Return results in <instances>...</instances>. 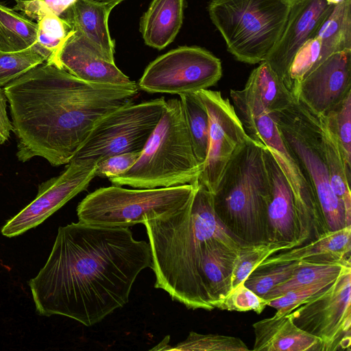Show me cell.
Masks as SVG:
<instances>
[{"instance_id": "25", "label": "cell", "mask_w": 351, "mask_h": 351, "mask_svg": "<svg viewBox=\"0 0 351 351\" xmlns=\"http://www.w3.org/2000/svg\"><path fill=\"white\" fill-rule=\"evenodd\" d=\"M319 116L330 185L336 196L343 204L348 217L351 219V180L347 176L337 139L328 125L325 117Z\"/></svg>"}, {"instance_id": "32", "label": "cell", "mask_w": 351, "mask_h": 351, "mask_svg": "<svg viewBox=\"0 0 351 351\" xmlns=\"http://www.w3.org/2000/svg\"><path fill=\"white\" fill-rule=\"evenodd\" d=\"M324 117L337 139L346 173L351 180V93Z\"/></svg>"}, {"instance_id": "10", "label": "cell", "mask_w": 351, "mask_h": 351, "mask_svg": "<svg viewBox=\"0 0 351 351\" xmlns=\"http://www.w3.org/2000/svg\"><path fill=\"white\" fill-rule=\"evenodd\" d=\"M166 106L164 97L123 106L100 119L73 159H95L141 152Z\"/></svg>"}, {"instance_id": "11", "label": "cell", "mask_w": 351, "mask_h": 351, "mask_svg": "<svg viewBox=\"0 0 351 351\" xmlns=\"http://www.w3.org/2000/svg\"><path fill=\"white\" fill-rule=\"evenodd\" d=\"M221 75V62L213 53L197 46H182L150 62L137 85L149 93L179 95L208 89Z\"/></svg>"}, {"instance_id": "20", "label": "cell", "mask_w": 351, "mask_h": 351, "mask_svg": "<svg viewBox=\"0 0 351 351\" xmlns=\"http://www.w3.org/2000/svg\"><path fill=\"white\" fill-rule=\"evenodd\" d=\"M350 239L351 225L329 231L306 244L274 254L258 267L293 261L351 264Z\"/></svg>"}, {"instance_id": "38", "label": "cell", "mask_w": 351, "mask_h": 351, "mask_svg": "<svg viewBox=\"0 0 351 351\" xmlns=\"http://www.w3.org/2000/svg\"><path fill=\"white\" fill-rule=\"evenodd\" d=\"M141 152H126L99 160L96 167V176L108 178L124 173L134 165Z\"/></svg>"}, {"instance_id": "4", "label": "cell", "mask_w": 351, "mask_h": 351, "mask_svg": "<svg viewBox=\"0 0 351 351\" xmlns=\"http://www.w3.org/2000/svg\"><path fill=\"white\" fill-rule=\"evenodd\" d=\"M265 146L252 138L232 156L213 193L215 212L243 245L267 243L269 184Z\"/></svg>"}, {"instance_id": "16", "label": "cell", "mask_w": 351, "mask_h": 351, "mask_svg": "<svg viewBox=\"0 0 351 351\" xmlns=\"http://www.w3.org/2000/svg\"><path fill=\"white\" fill-rule=\"evenodd\" d=\"M334 7L335 5L325 0H300L291 5L284 30L265 60L277 73L283 85L295 54L306 41L315 35Z\"/></svg>"}, {"instance_id": "8", "label": "cell", "mask_w": 351, "mask_h": 351, "mask_svg": "<svg viewBox=\"0 0 351 351\" xmlns=\"http://www.w3.org/2000/svg\"><path fill=\"white\" fill-rule=\"evenodd\" d=\"M232 101L247 135L271 152L291 188L298 219L297 246L328 232L315 193L286 147L272 116L252 92L235 95Z\"/></svg>"}, {"instance_id": "1", "label": "cell", "mask_w": 351, "mask_h": 351, "mask_svg": "<svg viewBox=\"0 0 351 351\" xmlns=\"http://www.w3.org/2000/svg\"><path fill=\"white\" fill-rule=\"evenodd\" d=\"M146 268H152L149 244L129 228L78 221L59 227L45 265L28 283L38 315L91 326L128 302Z\"/></svg>"}, {"instance_id": "9", "label": "cell", "mask_w": 351, "mask_h": 351, "mask_svg": "<svg viewBox=\"0 0 351 351\" xmlns=\"http://www.w3.org/2000/svg\"><path fill=\"white\" fill-rule=\"evenodd\" d=\"M194 184L154 189H128L120 186L99 188L77 207L79 221L105 228H130L171 213L193 196Z\"/></svg>"}, {"instance_id": "35", "label": "cell", "mask_w": 351, "mask_h": 351, "mask_svg": "<svg viewBox=\"0 0 351 351\" xmlns=\"http://www.w3.org/2000/svg\"><path fill=\"white\" fill-rule=\"evenodd\" d=\"M279 252L277 247L269 243L243 245L238 251L232 274V289L243 283L264 260Z\"/></svg>"}, {"instance_id": "37", "label": "cell", "mask_w": 351, "mask_h": 351, "mask_svg": "<svg viewBox=\"0 0 351 351\" xmlns=\"http://www.w3.org/2000/svg\"><path fill=\"white\" fill-rule=\"evenodd\" d=\"M335 279L289 291L268 300L267 306L276 309V315H287L309 298L328 287Z\"/></svg>"}, {"instance_id": "21", "label": "cell", "mask_w": 351, "mask_h": 351, "mask_svg": "<svg viewBox=\"0 0 351 351\" xmlns=\"http://www.w3.org/2000/svg\"><path fill=\"white\" fill-rule=\"evenodd\" d=\"M239 250L219 239L210 241L204 247L200 262L201 277L214 308H218L232 289Z\"/></svg>"}, {"instance_id": "31", "label": "cell", "mask_w": 351, "mask_h": 351, "mask_svg": "<svg viewBox=\"0 0 351 351\" xmlns=\"http://www.w3.org/2000/svg\"><path fill=\"white\" fill-rule=\"evenodd\" d=\"M46 60L47 58L36 45L16 51L0 50V87L5 86Z\"/></svg>"}, {"instance_id": "22", "label": "cell", "mask_w": 351, "mask_h": 351, "mask_svg": "<svg viewBox=\"0 0 351 351\" xmlns=\"http://www.w3.org/2000/svg\"><path fill=\"white\" fill-rule=\"evenodd\" d=\"M108 5L93 0H76L63 14L64 18L80 32L107 59L114 62V43L108 28Z\"/></svg>"}, {"instance_id": "42", "label": "cell", "mask_w": 351, "mask_h": 351, "mask_svg": "<svg viewBox=\"0 0 351 351\" xmlns=\"http://www.w3.org/2000/svg\"><path fill=\"white\" fill-rule=\"evenodd\" d=\"M328 3L336 5L341 3L343 0H325Z\"/></svg>"}, {"instance_id": "14", "label": "cell", "mask_w": 351, "mask_h": 351, "mask_svg": "<svg viewBox=\"0 0 351 351\" xmlns=\"http://www.w3.org/2000/svg\"><path fill=\"white\" fill-rule=\"evenodd\" d=\"M197 93L209 119L208 147L199 182L213 193L233 154L251 138L233 105L220 91L204 89Z\"/></svg>"}, {"instance_id": "5", "label": "cell", "mask_w": 351, "mask_h": 351, "mask_svg": "<svg viewBox=\"0 0 351 351\" xmlns=\"http://www.w3.org/2000/svg\"><path fill=\"white\" fill-rule=\"evenodd\" d=\"M202 169L195 156L180 100L166 101L163 114L134 165L108 178L115 186L154 189L194 184Z\"/></svg>"}, {"instance_id": "6", "label": "cell", "mask_w": 351, "mask_h": 351, "mask_svg": "<svg viewBox=\"0 0 351 351\" xmlns=\"http://www.w3.org/2000/svg\"><path fill=\"white\" fill-rule=\"evenodd\" d=\"M290 8L287 0H211L207 10L228 51L237 61L255 64L278 41Z\"/></svg>"}, {"instance_id": "18", "label": "cell", "mask_w": 351, "mask_h": 351, "mask_svg": "<svg viewBox=\"0 0 351 351\" xmlns=\"http://www.w3.org/2000/svg\"><path fill=\"white\" fill-rule=\"evenodd\" d=\"M53 65L85 82L128 84L132 81L80 32L72 29Z\"/></svg>"}, {"instance_id": "24", "label": "cell", "mask_w": 351, "mask_h": 351, "mask_svg": "<svg viewBox=\"0 0 351 351\" xmlns=\"http://www.w3.org/2000/svg\"><path fill=\"white\" fill-rule=\"evenodd\" d=\"M179 96L193 150L203 169L208 147V115L197 93H183Z\"/></svg>"}, {"instance_id": "15", "label": "cell", "mask_w": 351, "mask_h": 351, "mask_svg": "<svg viewBox=\"0 0 351 351\" xmlns=\"http://www.w3.org/2000/svg\"><path fill=\"white\" fill-rule=\"evenodd\" d=\"M351 93V49L335 53L301 82L295 99L325 116Z\"/></svg>"}, {"instance_id": "2", "label": "cell", "mask_w": 351, "mask_h": 351, "mask_svg": "<svg viewBox=\"0 0 351 351\" xmlns=\"http://www.w3.org/2000/svg\"><path fill=\"white\" fill-rule=\"evenodd\" d=\"M3 89L17 138L18 160L25 162L39 156L54 167L68 164L95 124L134 102L139 90L134 81L88 82L46 62Z\"/></svg>"}, {"instance_id": "40", "label": "cell", "mask_w": 351, "mask_h": 351, "mask_svg": "<svg viewBox=\"0 0 351 351\" xmlns=\"http://www.w3.org/2000/svg\"><path fill=\"white\" fill-rule=\"evenodd\" d=\"M47 7L51 12L61 16L76 0H36Z\"/></svg>"}, {"instance_id": "34", "label": "cell", "mask_w": 351, "mask_h": 351, "mask_svg": "<svg viewBox=\"0 0 351 351\" xmlns=\"http://www.w3.org/2000/svg\"><path fill=\"white\" fill-rule=\"evenodd\" d=\"M166 350L179 351H247L246 344L239 337L191 332L187 338Z\"/></svg>"}, {"instance_id": "7", "label": "cell", "mask_w": 351, "mask_h": 351, "mask_svg": "<svg viewBox=\"0 0 351 351\" xmlns=\"http://www.w3.org/2000/svg\"><path fill=\"white\" fill-rule=\"evenodd\" d=\"M270 114L315 193L328 230L350 226L351 219L330 185L320 116L294 98L286 108Z\"/></svg>"}, {"instance_id": "19", "label": "cell", "mask_w": 351, "mask_h": 351, "mask_svg": "<svg viewBox=\"0 0 351 351\" xmlns=\"http://www.w3.org/2000/svg\"><path fill=\"white\" fill-rule=\"evenodd\" d=\"M252 327L254 351H324L322 341L298 327L288 315H274Z\"/></svg>"}, {"instance_id": "28", "label": "cell", "mask_w": 351, "mask_h": 351, "mask_svg": "<svg viewBox=\"0 0 351 351\" xmlns=\"http://www.w3.org/2000/svg\"><path fill=\"white\" fill-rule=\"evenodd\" d=\"M247 82L252 87L269 114L284 109L293 99L277 73L266 61L259 63L251 72Z\"/></svg>"}, {"instance_id": "12", "label": "cell", "mask_w": 351, "mask_h": 351, "mask_svg": "<svg viewBox=\"0 0 351 351\" xmlns=\"http://www.w3.org/2000/svg\"><path fill=\"white\" fill-rule=\"evenodd\" d=\"M350 304L351 267H348L287 315L298 327L319 338L324 351H350Z\"/></svg>"}, {"instance_id": "33", "label": "cell", "mask_w": 351, "mask_h": 351, "mask_svg": "<svg viewBox=\"0 0 351 351\" xmlns=\"http://www.w3.org/2000/svg\"><path fill=\"white\" fill-rule=\"evenodd\" d=\"M299 263L300 261H293L257 267L243 284L264 298L274 288L287 281L292 276Z\"/></svg>"}, {"instance_id": "27", "label": "cell", "mask_w": 351, "mask_h": 351, "mask_svg": "<svg viewBox=\"0 0 351 351\" xmlns=\"http://www.w3.org/2000/svg\"><path fill=\"white\" fill-rule=\"evenodd\" d=\"M38 24L0 3V50L16 51L37 43Z\"/></svg>"}, {"instance_id": "26", "label": "cell", "mask_w": 351, "mask_h": 351, "mask_svg": "<svg viewBox=\"0 0 351 351\" xmlns=\"http://www.w3.org/2000/svg\"><path fill=\"white\" fill-rule=\"evenodd\" d=\"M315 35L321 39L324 53L351 49V0H343L335 7Z\"/></svg>"}, {"instance_id": "29", "label": "cell", "mask_w": 351, "mask_h": 351, "mask_svg": "<svg viewBox=\"0 0 351 351\" xmlns=\"http://www.w3.org/2000/svg\"><path fill=\"white\" fill-rule=\"evenodd\" d=\"M348 267H351V264L300 261L292 276L274 288L264 299L268 301L293 289L334 280Z\"/></svg>"}, {"instance_id": "39", "label": "cell", "mask_w": 351, "mask_h": 351, "mask_svg": "<svg viewBox=\"0 0 351 351\" xmlns=\"http://www.w3.org/2000/svg\"><path fill=\"white\" fill-rule=\"evenodd\" d=\"M7 101L5 90L0 87V145L8 141L13 128L7 114Z\"/></svg>"}, {"instance_id": "41", "label": "cell", "mask_w": 351, "mask_h": 351, "mask_svg": "<svg viewBox=\"0 0 351 351\" xmlns=\"http://www.w3.org/2000/svg\"><path fill=\"white\" fill-rule=\"evenodd\" d=\"M93 1L106 3L113 9L116 5H117L121 2H122L123 1H125V0H93Z\"/></svg>"}, {"instance_id": "36", "label": "cell", "mask_w": 351, "mask_h": 351, "mask_svg": "<svg viewBox=\"0 0 351 351\" xmlns=\"http://www.w3.org/2000/svg\"><path fill=\"white\" fill-rule=\"evenodd\" d=\"M267 300L241 283L231 289L217 308L239 312L253 311L260 314L267 306Z\"/></svg>"}, {"instance_id": "43", "label": "cell", "mask_w": 351, "mask_h": 351, "mask_svg": "<svg viewBox=\"0 0 351 351\" xmlns=\"http://www.w3.org/2000/svg\"><path fill=\"white\" fill-rule=\"evenodd\" d=\"M287 1H288L290 3V4L291 5V4H293V3H294L297 2V1H300V0H287Z\"/></svg>"}, {"instance_id": "3", "label": "cell", "mask_w": 351, "mask_h": 351, "mask_svg": "<svg viewBox=\"0 0 351 351\" xmlns=\"http://www.w3.org/2000/svg\"><path fill=\"white\" fill-rule=\"evenodd\" d=\"M154 287L189 309L211 311L200 272L203 250L213 239L240 249L243 245L223 226L213 206V193L198 182L192 198L181 208L146 220Z\"/></svg>"}, {"instance_id": "17", "label": "cell", "mask_w": 351, "mask_h": 351, "mask_svg": "<svg viewBox=\"0 0 351 351\" xmlns=\"http://www.w3.org/2000/svg\"><path fill=\"white\" fill-rule=\"evenodd\" d=\"M264 157L269 184L267 243L282 252L296 247L298 228L294 198L287 178L266 147Z\"/></svg>"}, {"instance_id": "30", "label": "cell", "mask_w": 351, "mask_h": 351, "mask_svg": "<svg viewBox=\"0 0 351 351\" xmlns=\"http://www.w3.org/2000/svg\"><path fill=\"white\" fill-rule=\"evenodd\" d=\"M37 22L36 46L47 58L46 62L53 64L73 27L64 18L49 10Z\"/></svg>"}, {"instance_id": "13", "label": "cell", "mask_w": 351, "mask_h": 351, "mask_svg": "<svg viewBox=\"0 0 351 351\" xmlns=\"http://www.w3.org/2000/svg\"><path fill=\"white\" fill-rule=\"evenodd\" d=\"M98 161L72 159L59 176L38 186L35 199L5 223L1 228L2 234L14 237L42 223L70 199L86 189L96 176Z\"/></svg>"}, {"instance_id": "23", "label": "cell", "mask_w": 351, "mask_h": 351, "mask_svg": "<svg viewBox=\"0 0 351 351\" xmlns=\"http://www.w3.org/2000/svg\"><path fill=\"white\" fill-rule=\"evenodd\" d=\"M185 0H152L140 21V31L149 47L160 50L176 38L183 22Z\"/></svg>"}]
</instances>
